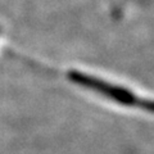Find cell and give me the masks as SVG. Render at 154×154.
I'll use <instances>...</instances> for the list:
<instances>
[{
	"mask_svg": "<svg viewBox=\"0 0 154 154\" xmlns=\"http://www.w3.org/2000/svg\"><path fill=\"white\" fill-rule=\"evenodd\" d=\"M68 79L72 81V82H75L80 86H84L86 89L94 90L96 93L107 96L109 99H113L121 104L137 105V107L154 110V102H152V100L140 99V98H137V96L132 95L130 91L119 88V86L109 84L104 80H100L95 76L82 73V72H79V71H69Z\"/></svg>",
	"mask_w": 154,
	"mask_h": 154,
	"instance_id": "obj_1",
	"label": "cell"
}]
</instances>
